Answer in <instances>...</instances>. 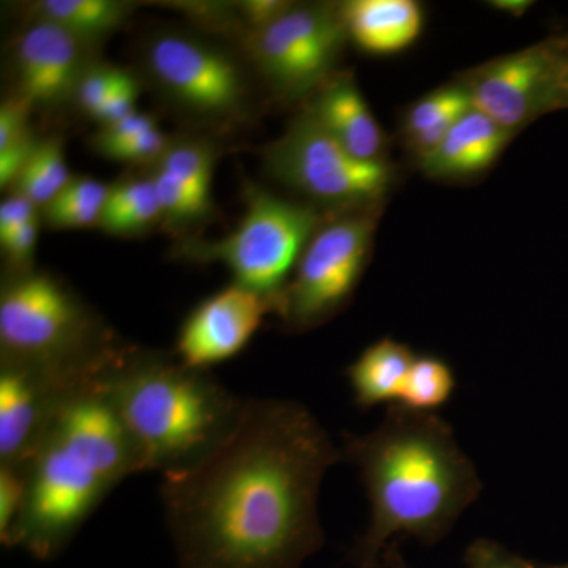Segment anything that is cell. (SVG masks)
<instances>
[{
  "mask_svg": "<svg viewBox=\"0 0 568 568\" xmlns=\"http://www.w3.org/2000/svg\"><path fill=\"white\" fill-rule=\"evenodd\" d=\"M342 459L302 403L245 399L222 443L162 476L178 568H301L324 547L321 487Z\"/></svg>",
  "mask_w": 568,
  "mask_h": 568,
  "instance_id": "obj_1",
  "label": "cell"
},
{
  "mask_svg": "<svg viewBox=\"0 0 568 568\" xmlns=\"http://www.w3.org/2000/svg\"><path fill=\"white\" fill-rule=\"evenodd\" d=\"M342 452L372 507L368 528L347 556L355 568L383 567L396 537L437 544L481 493L476 465L436 413L390 405L373 432L343 437Z\"/></svg>",
  "mask_w": 568,
  "mask_h": 568,
  "instance_id": "obj_2",
  "label": "cell"
},
{
  "mask_svg": "<svg viewBox=\"0 0 568 568\" xmlns=\"http://www.w3.org/2000/svg\"><path fill=\"white\" fill-rule=\"evenodd\" d=\"M104 373L63 402L28 465V496L10 548L33 559H58L112 489L142 473Z\"/></svg>",
  "mask_w": 568,
  "mask_h": 568,
  "instance_id": "obj_3",
  "label": "cell"
},
{
  "mask_svg": "<svg viewBox=\"0 0 568 568\" xmlns=\"http://www.w3.org/2000/svg\"><path fill=\"white\" fill-rule=\"evenodd\" d=\"M104 387L132 439L142 473L193 465L231 432L245 399L203 369L123 351Z\"/></svg>",
  "mask_w": 568,
  "mask_h": 568,
  "instance_id": "obj_4",
  "label": "cell"
},
{
  "mask_svg": "<svg viewBox=\"0 0 568 568\" xmlns=\"http://www.w3.org/2000/svg\"><path fill=\"white\" fill-rule=\"evenodd\" d=\"M95 327L80 298L50 274L20 272L3 284L2 362L69 375H99L123 349L108 345Z\"/></svg>",
  "mask_w": 568,
  "mask_h": 568,
  "instance_id": "obj_5",
  "label": "cell"
},
{
  "mask_svg": "<svg viewBox=\"0 0 568 568\" xmlns=\"http://www.w3.org/2000/svg\"><path fill=\"white\" fill-rule=\"evenodd\" d=\"M245 200L246 211L233 233L213 244L193 245L189 254L193 260L220 261L234 283L271 298L276 308L287 276L323 226V215L312 205L283 200L260 186H250Z\"/></svg>",
  "mask_w": 568,
  "mask_h": 568,
  "instance_id": "obj_6",
  "label": "cell"
},
{
  "mask_svg": "<svg viewBox=\"0 0 568 568\" xmlns=\"http://www.w3.org/2000/svg\"><path fill=\"white\" fill-rule=\"evenodd\" d=\"M264 163L275 181L339 212L379 207L395 182L390 163L357 159L308 110L265 149Z\"/></svg>",
  "mask_w": 568,
  "mask_h": 568,
  "instance_id": "obj_7",
  "label": "cell"
},
{
  "mask_svg": "<svg viewBox=\"0 0 568 568\" xmlns=\"http://www.w3.org/2000/svg\"><path fill=\"white\" fill-rule=\"evenodd\" d=\"M376 209L338 213L316 231L276 301L275 312L284 323L306 331L347 304L372 252Z\"/></svg>",
  "mask_w": 568,
  "mask_h": 568,
  "instance_id": "obj_8",
  "label": "cell"
},
{
  "mask_svg": "<svg viewBox=\"0 0 568 568\" xmlns=\"http://www.w3.org/2000/svg\"><path fill=\"white\" fill-rule=\"evenodd\" d=\"M474 110L511 133L568 110V32L481 63L459 77Z\"/></svg>",
  "mask_w": 568,
  "mask_h": 568,
  "instance_id": "obj_9",
  "label": "cell"
},
{
  "mask_svg": "<svg viewBox=\"0 0 568 568\" xmlns=\"http://www.w3.org/2000/svg\"><path fill=\"white\" fill-rule=\"evenodd\" d=\"M257 69L284 99L315 95L335 74L347 43L339 6L293 3L278 20L250 31Z\"/></svg>",
  "mask_w": 568,
  "mask_h": 568,
  "instance_id": "obj_10",
  "label": "cell"
},
{
  "mask_svg": "<svg viewBox=\"0 0 568 568\" xmlns=\"http://www.w3.org/2000/svg\"><path fill=\"white\" fill-rule=\"evenodd\" d=\"M149 70L174 102L209 118H224L241 110L245 85L241 69L219 47L181 33L152 41Z\"/></svg>",
  "mask_w": 568,
  "mask_h": 568,
  "instance_id": "obj_11",
  "label": "cell"
},
{
  "mask_svg": "<svg viewBox=\"0 0 568 568\" xmlns=\"http://www.w3.org/2000/svg\"><path fill=\"white\" fill-rule=\"evenodd\" d=\"M95 377L2 362L0 466L28 467L59 407Z\"/></svg>",
  "mask_w": 568,
  "mask_h": 568,
  "instance_id": "obj_12",
  "label": "cell"
},
{
  "mask_svg": "<svg viewBox=\"0 0 568 568\" xmlns=\"http://www.w3.org/2000/svg\"><path fill=\"white\" fill-rule=\"evenodd\" d=\"M271 312H275L271 298L233 282L185 317L175 343L178 361L209 372L242 353Z\"/></svg>",
  "mask_w": 568,
  "mask_h": 568,
  "instance_id": "obj_13",
  "label": "cell"
},
{
  "mask_svg": "<svg viewBox=\"0 0 568 568\" xmlns=\"http://www.w3.org/2000/svg\"><path fill=\"white\" fill-rule=\"evenodd\" d=\"M81 41L59 26L37 21L17 44L21 99L31 106H52L74 95L84 70Z\"/></svg>",
  "mask_w": 568,
  "mask_h": 568,
  "instance_id": "obj_14",
  "label": "cell"
},
{
  "mask_svg": "<svg viewBox=\"0 0 568 568\" xmlns=\"http://www.w3.org/2000/svg\"><path fill=\"white\" fill-rule=\"evenodd\" d=\"M306 110L357 159L387 162L386 134L351 74L335 73L313 95Z\"/></svg>",
  "mask_w": 568,
  "mask_h": 568,
  "instance_id": "obj_15",
  "label": "cell"
},
{
  "mask_svg": "<svg viewBox=\"0 0 568 568\" xmlns=\"http://www.w3.org/2000/svg\"><path fill=\"white\" fill-rule=\"evenodd\" d=\"M515 133L470 108L458 119L443 141L418 166L428 178L466 181L485 173L500 159Z\"/></svg>",
  "mask_w": 568,
  "mask_h": 568,
  "instance_id": "obj_16",
  "label": "cell"
},
{
  "mask_svg": "<svg viewBox=\"0 0 568 568\" xmlns=\"http://www.w3.org/2000/svg\"><path fill=\"white\" fill-rule=\"evenodd\" d=\"M339 13L347 41L368 54H398L424 32L425 11L416 0H351Z\"/></svg>",
  "mask_w": 568,
  "mask_h": 568,
  "instance_id": "obj_17",
  "label": "cell"
},
{
  "mask_svg": "<svg viewBox=\"0 0 568 568\" xmlns=\"http://www.w3.org/2000/svg\"><path fill=\"white\" fill-rule=\"evenodd\" d=\"M416 358L409 346L388 336L366 347L347 368L357 406L369 409L384 403L396 405Z\"/></svg>",
  "mask_w": 568,
  "mask_h": 568,
  "instance_id": "obj_18",
  "label": "cell"
},
{
  "mask_svg": "<svg viewBox=\"0 0 568 568\" xmlns=\"http://www.w3.org/2000/svg\"><path fill=\"white\" fill-rule=\"evenodd\" d=\"M470 108L469 95L459 81L422 95L403 114L402 138L407 151L417 162L424 159Z\"/></svg>",
  "mask_w": 568,
  "mask_h": 568,
  "instance_id": "obj_19",
  "label": "cell"
},
{
  "mask_svg": "<svg viewBox=\"0 0 568 568\" xmlns=\"http://www.w3.org/2000/svg\"><path fill=\"white\" fill-rule=\"evenodd\" d=\"M36 10L39 20L59 26L85 44L121 28L130 6L114 0H43Z\"/></svg>",
  "mask_w": 568,
  "mask_h": 568,
  "instance_id": "obj_20",
  "label": "cell"
},
{
  "mask_svg": "<svg viewBox=\"0 0 568 568\" xmlns=\"http://www.w3.org/2000/svg\"><path fill=\"white\" fill-rule=\"evenodd\" d=\"M163 219L152 178L111 185L99 226L106 233L133 235Z\"/></svg>",
  "mask_w": 568,
  "mask_h": 568,
  "instance_id": "obj_21",
  "label": "cell"
},
{
  "mask_svg": "<svg viewBox=\"0 0 568 568\" xmlns=\"http://www.w3.org/2000/svg\"><path fill=\"white\" fill-rule=\"evenodd\" d=\"M69 166L58 138L39 141L31 160L14 182V193L31 200L33 204L48 205L71 182Z\"/></svg>",
  "mask_w": 568,
  "mask_h": 568,
  "instance_id": "obj_22",
  "label": "cell"
},
{
  "mask_svg": "<svg viewBox=\"0 0 568 568\" xmlns=\"http://www.w3.org/2000/svg\"><path fill=\"white\" fill-rule=\"evenodd\" d=\"M457 388L454 369L446 361L433 355L417 357L410 366L405 387L396 405L418 413H436L446 405Z\"/></svg>",
  "mask_w": 568,
  "mask_h": 568,
  "instance_id": "obj_23",
  "label": "cell"
},
{
  "mask_svg": "<svg viewBox=\"0 0 568 568\" xmlns=\"http://www.w3.org/2000/svg\"><path fill=\"white\" fill-rule=\"evenodd\" d=\"M156 168L173 174L200 200L211 204L213 155L209 145L200 142L170 144L156 162Z\"/></svg>",
  "mask_w": 568,
  "mask_h": 568,
  "instance_id": "obj_24",
  "label": "cell"
},
{
  "mask_svg": "<svg viewBox=\"0 0 568 568\" xmlns=\"http://www.w3.org/2000/svg\"><path fill=\"white\" fill-rule=\"evenodd\" d=\"M153 186H155L156 197H159L160 207H162L163 219L171 223H190L203 219L211 211L212 204L200 200L189 189L183 185L178 178L166 171L155 168L152 174Z\"/></svg>",
  "mask_w": 568,
  "mask_h": 568,
  "instance_id": "obj_25",
  "label": "cell"
},
{
  "mask_svg": "<svg viewBox=\"0 0 568 568\" xmlns=\"http://www.w3.org/2000/svg\"><path fill=\"white\" fill-rule=\"evenodd\" d=\"M28 496V467L0 466V541L10 548Z\"/></svg>",
  "mask_w": 568,
  "mask_h": 568,
  "instance_id": "obj_26",
  "label": "cell"
},
{
  "mask_svg": "<svg viewBox=\"0 0 568 568\" xmlns=\"http://www.w3.org/2000/svg\"><path fill=\"white\" fill-rule=\"evenodd\" d=\"M125 74L126 71L108 65L84 70L80 82H78L77 91H74L81 110L88 112L92 118L93 112L102 106L104 100L118 88Z\"/></svg>",
  "mask_w": 568,
  "mask_h": 568,
  "instance_id": "obj_27",
  "label": "cell"
},
{
  "mask_svg": "<svg viewBox=\"0 0 568 568\" xmlns=\"http://www.w3.org/2000/svg\"><path fill=\"white\" fill-rule=\"evenodd\" d=\"M170 148L166 136L162 130L153 129L151 132L141 134L134 140L119 142V144L102 145L97 151L110 160L126 163H145L149 160H156Z\"/></svg>",
  "mask_w": 568,
  "mask_h": 568,
  "instance_id": "obj_28",
  "label": "cell"
},
{
  "mask_svg": "<svg viewBox=\"0 0 568 568\" xmlns=\"http://www.w3.org/2000/svg\"><path fill=\"white\" fill-rule=\"evenodd\" d=\"M467 568H534L491 538H477L465 552Z\"/></svg>",
  "mask_w": 568,
  "mask_h": 568,
  "instance_id": "obj_29",
  "label": "cell"
},
{
  "mask_svg": "<svg viewBox=\"0 0 568 568\" xmlns=\"http://www.w3.org/2000/svg\"><path fill=\"white\" fill-rule=\"evenodd\" d=\"M138 92H140L138 91V82L134 81L132 74L126 73L123 80L119 82L118 88L104 100L102 106L93 112L92 118L102 123L103 126L129 118L130 114L136 111L134 110V103H136Z\"/></svg>",
  "mask_w": 568,
  "mask_h": 568,
  "instance_id": "obj_30",
  "label": "cell"
},
{
  "mask_svg": "<svg viewBox=\"0 0 568 568\" xmlns=\"http://www.w3.org/2000/svg\"><path fill=\"white\" fill-rule=\"evenodd\" d=\"M37 144L39 141L33 138L32 132H29L10 142L7 148L0 149V185L2 189L14 185L26 164L31 160Z\"/></svg>",
  "mask_w": 568,
  "mask_h": 568,
  "instance_id": "obj_31",
  "label": "cell"
},
{
  "mask_svg": "<svg viewBox=\"0 0 568 568\" xmlns=\"http://www.w3.org/2000/svg\"><path fill=\"white\" fill-rule=\"evenodd\" d=\"M153 129H156V123L152 115L134 111L129 118L103 126L102 132L95 134L93 145L97 149L102 148V145L119 144V142L134 140V138L151 132Z\"/></svg>",
  "mask_w": 568,
  "mask_h": 568,
  "instance_id": "obj_32",
  "label": "cell"
},
{
  "mask_svg": "<svg viewBox=\"0 0 568 568\" xmlns=\"http://www.w3.org/2000/svg\"><path fill=\"white\" fill-rule=\"evenodd\" d=\"M31 104L21 97L10 99L0 108V149L7 148L10 142L18 140L22 134L31 132L28 125Z\"/></svg>",
  "mask_w": 568,
  "mask_h": 568,
  "instance_id": "obj_33",
  "label": "cell"
},
{
  "mask_svg": "<svg viewBox=\"0 0 568 568\" xmlns=\"http://www.w3.org/2000/svg\"><path fill=\"white\" fill-rule=\"evenodd\" d=\"M37 207L28 197L22 196L20 193L11 194L0 205V241L9 237L14 231L26 226V224L39 219L37 216Z\"/></svg>",
  "mask_w": 568,
  "mask_h": 568,
  "instance_id": "obj_34",
  "label": "cell"
},
{
  "mask_svg": "<svg viewBox=\"0 0 568 568\" xmlns=\"http://www.w3.org/2000/svg\"><path fill=\"white\" fill-rule=\"evenodd\" d=\"M37 239H39V219L14 231L9 237L2 239L0 244L3 246L7 260L14 267L22 268L31 263L33 252H36Z\"/></svg>",
  "mask_w": 568,
  "mask_h": 568,
  "instance_id": "obj_35",
  "label": "cell"
},
{
  "mask_svg": "<svg viewBox=\"0 0 568 568\" xmlns=\"http://www.w3.org/2000/svg\"><path fill=\"white\" fill-rule=\"evenodd\" d=\"M293 2L283 0H248L242 3L241 11L244 20L250 24V31H257L278 20L283 13L291 9Z\"/></svg>",
  "mask_w": 568,
  "mask_h": 568,
  "instance_id": "obj_36",
  "label": "cell"
},
{
  "mask_svg": "<svg viewBox=\"0 0 568 568\" xmlns=\"http://www.w3.org/2000/svg\"><path fill=\"white\" fill-rule=\"evenodd\" d=\"M488 6L497 11L510 14V17L519 18L534 6V2H529V0H493Z\"/></svg>",
  "mask_w": 568,
  "mask_h": 568,
  "instance_id": "obj_37",
  "label": "cell"
},
{
  "mask_svg": "<svg viewBox=\"0 0 568 568\" xmlns=\"http://www.w3.org/2000/svg\"><path fill=\"white\" fill-rule=\"evenodd\" d=\"M384 564H387L388 568H406L405 560H403L398 547H396V541L388 547L386 555H384Z\"/></svg>",
  "mask_w": 568,
  "mask_h": 568,
  "instance_id": "obj_38",
  "label": "cell"
},
{
  "mask_svg": "<svg viewBox=\"0 0 568 568\" xmlns=\"http://www.w3.org/2000/svg\"><path fill=\"white\" fill-rule=\"evenodd\" d=\"M549 568H568V566L549 567Z\"/></svg>",
  "mask_w": 568,
  "mask_h": 568,
  "instance_id": "obj_39",
  "label": "cell"
}]
</instances>
